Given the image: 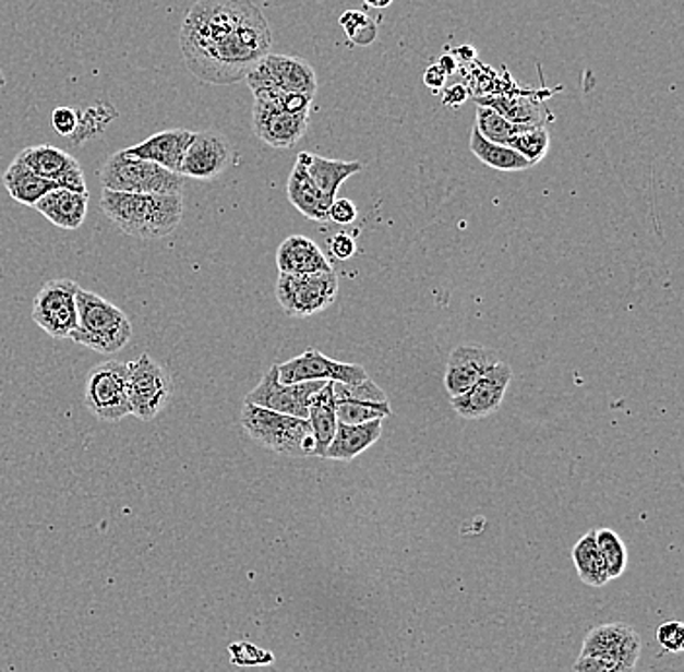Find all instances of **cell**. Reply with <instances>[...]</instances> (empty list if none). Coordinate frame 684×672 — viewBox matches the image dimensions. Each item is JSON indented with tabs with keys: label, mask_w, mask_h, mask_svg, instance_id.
Listing matches in <instances>:
<instances>
[{
	"label": "cell",
	"mask_w": 684,
	"mask_h": 672,
	"mask_svg": "<svg viewBox=\"0 0 684 672\" xmlns=\"http://www.w3.org/2000/svg\"><path fill=\"white\" fill-rule=\"evenodd\" d=\"M467 98H469V89L465 88L463 84H455V86L445 88L444 106H463Z\"/></svg>",
	"instance_id": "cell-41"
},
{
	"label": "cell",
	"mask_w": 684,
	"mask_h": 672,
	"mask_svg": "<svg viewBox=\"0 0 684 672\" xmlns=\"http://www.w3.org/2000/svg\"><path fill=\"white\" fill-rule=\"evenodd\" d=\"M387 416H392L389 403H358V400L337 403V420L343 424H368L373 420H383Z\"/></svg>",
	"instance_id": "cell-33"
},
{
	"label": "cell",
	"mask_w": 684,
	"mask_h": 672,
	"mask_svg": "<svg viewBox=\"0 0 684 672\" xmlns=\"http://www.w3.org/2000/svg\"><path fill=\"white\" fill-rule=\"evenodd\" d=\"M127 397L131 415L151 422L171 397L169 372L148 355L127 363Z\"/></svg>",
	"instance_id": "cell-8"
},
{
	"label": "cell",
	"mask_w": 684,
	"mask_h": 672,
	"mask_svg": "<svg viewBox=\"0 0 684 672\" xmlns=\"http://www.w3.org/2000/svg\"><path fill=\"white\" fill-rule=\"evenodd\" d=\"M84 403L89 412L104 422H119L131 415L127 397V363L109 360L94 365L86 377Z\"/></svg>",
	"instance_id": "cell-10"
},
{
	"label": "cell",
	"mask_w": 684,
	"mask_h": 672,
	"mask_svg": "<svg viewBox=\"0 0 684 672\" xmlns=\"http://www.w3.org/2000/svg\"><path fill=\"white\" fill-rule=\"evenodd\" d=\"M327 381H303V383H280L278 370L273 365L263 380L259 381L257 387L248 393L245 403H251L255 407L275 410L280 415L305 418L310 412V403L313 395L325 385Z\"/></svg>",
	"instance_id": "cell-12"
},
{
	"label": "cell",
	"mask_w": 684,
	"mask_h": 672,
	"mask_svg": "<svg viewBox=\"0 0 684 672\" xmlns=\"http://www.w3.org/2000/svg\"><path fill=\"white\" fill-rule=\"evenodd\" d=\"M51 123H53L55 131L61 136H71V134L76 133L81 119L71 107H57L53 116H51Z\"/></svg>",
	"instance_id": "cell-37"
},
{
	"label": "cell",
	"mask_w": 684,
	"mask_h": 672,
	"mask_svg": "<svg viewBox=\"0 0 684 672\" xmlns=\"http://www.w3.org/2000/svg\"><path fill=\"white\" fill-rule=\"evenodd\" d=\"M76 328L71 338L99 355H113L123 350L133 338V325L123 310L98 293L79 288L76 292Z\"/></svg>",
	"instance_id": "cell-3"
},
{
	"label": "cell",
	"mask_w": 684,
	"mask_h": 672,
	"mask_svg": "<svg viewBox=\"0 0 684 672\" xmlns=\"http://www.w3.org/2000/svg\"><path fill=\"white\" fill-rule=\"evenodd\" d=\"M305 168L310 173L311 181L320 189L321 195L329 199L331 203L337 199V191L340 185L352 178L355 173L362 171L360 161H343V159L321 158L315 154L305 156Z\"/></svg>",
	"instance_id": "cell-25"
},
{
	"label": "cell",
	"mask_w": 684,
	"mask_h": 672,
	"mask_svg": "<svg viewBox=\"0 0 684 672\" xmlns=\"http://www.w3.org/2000/svg\"><path fill=\"white\" fill-rule=\"evenodd\" d=\"M506 146L512 148V151H516L533 168L547 156L549 146H551V136H549V131L544 127H531L525 133L516 134L514 139H509L506 142Z\"/></svg>",
	"instance_id": "cell-32"
},
{
	"label": "cell",
	"mask_w": 684,
	"mask_h": 672,
	"mask_svg": "<svg viewBox=\"0 0 684 672\" xmlns=\"http://www.w3.org/2000/svg\"><path fill=\"white\" fill-rule=\"evenodd\" d=\"M305 156L308 152H300L296 164H293L292 173L288 178V201L300 211V213L313 221L325 224L329 220L331 201L321 195L320 189L311 181L308 168H305Z\"/></svg>",
	"instance_id": "cell-21"
},
{
	"label": "cell",
	"mask_w": 684,
	"mask_h": 672,
	"mask_svg": "<svg viewBox=\"0 0 684 672\" xmlns=\"http://www.w3.org/2000/svg\"><path fill=\"white\" fill-rule=\"evenodd\" d=\"M383 432V420H373L368 424H343L338 422L337 432L331 442L329 449L325 453V459L355 460L365 449H370L373 443L380 442Z\"/></svg>",
	"instance_id": "cell-24"
},
{
	"label": "cell",
	"mask_w": 684,
	"mask_h": 672,
	"mask_svg": "<svg viewBox=\"0 0 684 672\" xmlns=\"http://www.w3.org/2000/svg\"><path fill=\"white\" fill-rule=\"evenodd\" d=\"M338 24L343 27V32L347 34L348 39L360 47H368L375 41L377 37V26L368 14L360 10H347L343 12V16L338 19Z\"/></svg>",
	"instance_id": "cell-34"
},
{
	"label": "cell",
	"mask_w": 684,
	"mask_h": 672,
	"mask_svg": "<svg viewBox=\"0 0 684 672\" xmlns=\"http://www.w3.org/2000/svg\"><path fill=\"white\" fill-rule=\"evenodd\" d=\"M79 284L71 278H55L41 286L32 308L37 327L53 338H71L76 328V292Z\"/></svg>",
	"instance_id": "cell-11"
},
{
	"label": "cell",
	"mask_w": 684,
	"mask_h": 672,
	"mask_svg": "<svg viewBox=\"0 0 684 672\" xmlns=\"http://www.w3.org/2000/svg\"><path fill=\"white\" fill-rule=\"evenodd\" d=\"M241 425L253 442L271 452L288 457H313L315 440L305 418L280 415L275 410L243 403Z\"/></svg>",
	"instance_id": "cell-4"
},
{
	"label": "cell",
	"mask_w": 684,
	"mask_h": 672,
	"mask_svg": "<svg viewBox=\"0 0 684 672\" xmlns=\"http://www.w3.org/2000/svg\"><path fill=\"white\" fill-rule=\"evenodd\" d=\"M454 57H459V59H463V61H472V59L477 57V51H475L472 47H469V45H465V47H461V49H457V51H455Z\"/></svg>",
	"instance_id": "cell-44"
},
{
	"label": "cell",
	"mask_w": 684,
	"mask_h": 672,
	"mask_svg": "<svg viewBox=\"0 0 684 672\" xmlns=\"http://www.w3.org/2000/svg\"><path fill=\"white\" fill-rule=\"evenodd\" d=\"M469 148L484 166L497 169V171H524V169L531 168L529 161L521 158L516 151L484 139L477 127L472 129Z\"/></svg>",
	"instance_id": "cell-28"
},
{
	"label": "cell",
	"mask_w": 684,
	"mask_h": 672,
	"mask_svg": "<svg viewBox=\"0 0 684 672\" xmlns=\"http://www.w3.org/2000/svg\"><path fill=\"white\" fill-rule=\"evenodd\" d=\"M88 201V195L74 193L69 189H55L51 193H47L34 208L61 230H79L86 220Z\"/></svg>",
	"instance_id": "cell-22"
},
{
	"label": "cell",
	"mask_w": 684,
	"mask_h": 672,
	"mask_svg": "<svg viewBox=\"0 0 684 672\" xmlns=\"http://www.w3.org/2000/svg\"><path fill=\"white\" fill-rule=\"evenodd\" d=\"M193 136L195 133L187 131V129H169V131L152 134L151 139L127 148V152L136 158L148 159L161 168L179 173V168L183 164L187 148L193 141Z\"/></svg>",
	"instance_id": "cell-20"
},
{
	"label": "cell",
	"mask_w": 684,
	"mask_h": 672,
	"mask_svg": "<svg viewBox=\"0 0 684 672\" xmlns=\"http://www.w3.org/2000/svg\"><path fill=\"white\" fill-rule=\"evenodd\" d=\"M479 106L490 107L507 121L517 124H531V127H544L542 124L541 109L529 99L509 98V96H484L477 98Z\"/></svg>",
	"instance_id": "cell-29"
},
{
	"label": "cell",
	"mask_w": 684,
	"mask_h": 672,
	"mask_svg": "<svg viewBox=\"0 0 684 672\" xmlns=\"http://www.w3.org/2000/svg\"><path fill=\"white\" fill-rule=\"evenodd\" d=\"M640 634L628 624H601L589 629L574 672H634L640 661Z\"/></svg>",
	"instance_id": "cell-5"
},
{
	"label": "cell",
	"mask_w": 684,
	"mask_h": 672,
	"mask_svg": "<svg viewBox=\"0 0 684 672\" xmlns=\"http://www.w3.org/2000/svg\"><path fill=\"white\" fill-rule=\"evenodd\" d=\"M514 372L507 363L500 362L484 373L471 389L459 397H452V408L457 415L467 420H480L494 415L502 407L506 397L507 385L512 383Z\"/></svg>",
	"instance_id": "cell-16"
},
{
	"label": "cell",
	"mask_w": 684,
	"mask_h": 672,
	"mask_svg": "<svg viewBox=\"0 0 684 672\" xmlns=\"http://www.w3.org/2000/svg\"><path fill=\"white\" fill-rule=\"evenodd\" d=\"M276 266L280 275H320L333 271L320 245L305 236H290L280 243Z\"/></svg>",
	"instance_id": "cell-19"
},
{
	"label": "cell",
	"mask_w": 684,
	"mask_h": 672,
	"mask_svg": "<svg viewBox=\"0 0 684 672\" xmlns=\"http://www.w3.org/2000/svg\"><path fill=\"white\" fill-rule=\"evenodd\" d=\"M280 383H303V381H338L358 383L370 377L362 365L343 363L321 355L315 348H308L302 356L276 365Z\"/></svg>",
	"instance_id": "cell-13"
},
{
	"label": "cell",
	"mask_w": 684,
	"mask_h": 672,
	"mask_svg": "<svg viewBox=\"0 0 684 672\" xmlns=\"http://www.w3.org/2000/svg\"><path fill=\"white\" fill-rule=\"evenodd\" d=\"M4 84H7V79H4V74H2V71H0V88H2Z\"/></svg>",
	"instance_id": "cell-46"
},
{
	"label": "cell",
	"mask_w": 684,
	"mask_h": 672,
	"mask_svg": "<svg viewBox=\"0 0 684 672\" xmlns=\"http://www.w3.org/2000/svg\"><path fill=\"white\" fill-rule=\"evenodd\" d=\"M597 549L603 556L604 567H607V574L609 579H616L624 574L626 564H628V550L624 540L611 531V529H599L596 531Z\"/></svg>",
	"instance_id": "cell-31"
},
{
	"label": "cell",
	"mask_w": 684,
	"mask_h": 672,
	"mask_svg": "<svg viewBox=\"0 0 684 672\" xmlns=\"http://www.w3.org/2000/svg\"><path fill=\"white\" fill-rule=\"evenodd\" d=\"M477 129L490 142H496V144L506 146V142L509 139H514L516 134L525 133L527 129H531V124L512 123V121H507L506 117L500 116L494 109L479 106L477 107Z\"/></svg>",
	"instance_id": "cell-30"
},
{
	"label": "cell",
	"mask_w": 684,
	"mask_h": 672,
	"mask_svg": "<svg viewBox=\"0 0 684 672\" xmlns=\"http://www.w3.org/2000/svg\"><path fill=\"white\" fill-rule=\"evenodd\" d=\"M99 208L127 236L160 239L173 233L183 218V196L101 189Z\"/></svg>",
	"instance_id": "cell-2"
},
{
	"label": "cell",
	"mask_w": 684,
	"mask_h": 672,
	"mask_svg": "<svg viewBox=\"0 0 684 672\" xmlns=\"http://www.w3.org/2000/svg\"><path fill=\"white\" fill-rule=\"evenodd\" d=\"M358 218V208L350 199H335L331 203L329 220L337 221L340 226H348Z\"/></svg>",
	"instance_id": "cell-38"
},
{
	"label": "cell",
	"mask_w": 684,
	"mask_h": 672,
	"mask_svg": "<svg viewBox=\"0 0 684 672\" xmlns=\"http://www.w3.org/2000/svg\"><path fill=\"white\" fill-rule=\"evenodd\" d=\"M355 239L347 236V233H337L335 238H331V255H333V257L340 259V261H348V259L355 257Z\"/></svg>",
	"instance_id": "cell-40"
},
{
	"label": "cell",
	"mask_w": 684,
	"mask_h": 672,
	"mask_svg": "<svg viewBox=\"0 0 684 672\" xmlns=\"http://www.w3.org/2000/svg\"><path fill=\"white\" fill-rule=\"evenodd\" d=\"M249 88L253 96L268 92V89H280L288 94H302L308 98H315L317 92V76L310 62L303 61L302 57H290V55L268 53L263 57L257 64L245 76Z\"/></svg>",
	"instance_id": "cell-7"
},
{
	"label": "cell",
	"mask_w": 684,
	"mask_h": 672,
	"mask_svg": "<svg viewBox=\"0 0 684 672\" xmlns=\"http://www.w3.org/2000/svg\"><path fill=\"white\" fill-rule=\"evenodd\" d=\"M445 72L437 67V64H432V67H428L427 72H424V84H427L428 88L442 89L445 86Z\"/></svg>",
	"instance_id": "cell-42"
},
{
	"label": "cell",
	"mask_w": 684,
	"mask_h": 672,
	"mask_svg": "<svg viewBox=\"0 0 684 672\" xmlns=\"http://www.w3.org/2000/svg\"><path fill=\"white\" fill-rule=\"evenodd\" d=\"M16 159L39 178L49 179L61 189L88 195V187L84 181L81 161L69 152L61 151L51 144H41V146L24 148L16 156Z\"/></svg>",
	"instance_id": "cell-14"
},
{
	"label": "cell",
	"mask_w": 684,
	"mask_h": 672,
	"mask_svg": "<svg viewBox=\"0 0 684 672\" xmlns=\"http://www.w3.org/2000/svg\"><path fill=\"white\" fill-rule=\"evenodd\" d=\"M2 183L16 203L26 204V206H36L47 193L61 189L53 181L39 178L34 171H29L26 166L20 164L19 159H14L4 171Z\"/></svg>",
	"instance_id": "cell-26"
},
{
	"label": "cell",
	"mask_w": 684,
	"mask_h": 672,
	"mask_svg": "<svg viewBox=\"0 0 684 672\" xmlns=\"http://www.w3.org/2000/svg\"><path fill=\"white\" fill-rule=\"evenodd\" d=\"M101 189L117 193H156V195H181L183 178L169 169L161 168L148 159L136 158L127 151H119L106 159L99 171Z\"/></svg>",
	"instance_id": "cell-6"
},
{
	"label": "cell",
	"mask_w": 684,
	"mask_h": 672,
	"mask_svg": "<svg viewBox=\"0 0 684 672\" xmlns=\"http://www.w3.org/2000/svg\"><path fill=\"white\" fill-rule=\"evenodd\" d=\"M335 271L320 275H278L276 300L290 317H311L337 300Z\"/></svg>",
	"instance_id": "cell-9"
},
{
	"label": "cell",
	"mask_w": 684,
	"mask_h": 672,
	"mask_svg": "<svg viewBox=\"0 0 684 672\" xmlns=\"http://www.w3.org/2000/svg\"><path fill=\"white\" fill-rule=\"evenodd\" d=\"M310 123V111L292 113L283 107L275 106L265 99H255L253 106V131L259 141L265 142L271 148L286 151L302 141Z\"/></svg>",
	"instance_id": "cell-15"
},
{
	"label": "cell",
	"mask_w": 684,
	"mask_h": 672,
	"mask_svg": "<svg viewBox=\"0 0 684 672\" xmlns=\"http://www.w3.org/2000/svg\"><path fill=\"white\" fill-rule=\"evenodd\" d=\"M365 7L370 9H389L393 4V0H364Z\"/></svg>",
	"instance_id": "cell-45"
},
{
	"label": "cell",
	"mask_w": 684,
	"mask_h": 672,
	"mask_svg": "<svg viewBox=\"0 0 684 672\" xmlns=\"http://www.w3.org/2000/svg\"><path fill=\"white\" fill-rule=\"evenodd\" d=\"M500 362L497 350L479 345H461L447 360L444 385L449 397H459Z\"/></svg>",
	"instance_id": "cell-18"
},
{
	"label": "cell",
	"mask_w": 684,
	"mask_h": 672,
	"mask_svg": "<svg viewBox=\"0 0 684 672\" xmlns=\"http://www.w3.org/2000/svg\"><path fill=\"white\" fill-rule=\"evenodd\" d=\"M231 159H233V148L224 134L214 133V131L195 133L187 148L183 164L179 168V176L213 181L230 168Z\"/></svg>",
	"instance_id": "cell-17"
},
{
	"label": "cell",
	"mask_w": 684,
	"mask_h": 672,
	"mask_svg": "<svg viewBox=\"0 0 684 672\" xmlns=\"http://www.w3.org/2000/svg\"><path fill=\"white\" fill-rule=\"evenodd\" d=\"M308 422H310L313 440H315L313 457L325 459V453L329 449L338 424L337 400H335V393H333V381H327L311 398Z\"/></svg>",
	"instance_id": "cell-23"
},
{
	"label": "cell",
	"mask_w": 684,
	"mask_h": 672,
	"mask_svg": "<svg viewBox=\"0 0 684 672\" xmlns=\"http://www.w3.org/2000/svg\"><path fill=\"white\" fill-rule=\"evenodd\" d=\"M273 34L251 0H196L179 32V49L195 79L228 86L271 53Z\"/></svg>",
	"instance_id": "cell-1"
},
{
	"label": "cell",
	"mask_w": 684,
	"mask_h": 672,
	"mask_svg": "<svg viewBox=\"0 0 684 672\" xmlns=\"http://www.w3.org/2000/svg\"><path fill=\"white\" fill-rule=\"evenodd\" d=\"M435 64L445 72V76H452L459 69V62H457V57H454V55L440 57V61L435 62Z\"/></svg>",
	"instance_id": "cell-43"
},
{
	"label": "cell",
	"mask_w": 684,
	"mask_h": 672,
	"mask_svg": "<svg viewBox=\"0 0 684 672\" xmlns=\"http://www.w3.org/2000/svg\"><path fill=\"white\" fill-rule=\"evenodd\" d=\"M572 560L578 569L579 579L589 587H603L611 581L603 556L597 549L596 531L586 532L578 540V544L572 550Z\"/></svg>",
	"instance_id": "cell-27"
},
{
	"label": "cell",
	"mask_w": 684,
	"mask_h": 672,
	"mask_svg": "<svg viewBox=\"0 0 684 672\" xmlns=\"http://www.w3.org/2000/svg\"><path fill=\"white\" fill-rule=\"evenodd\" d=\"M658 644L665 651L681 653L684 647L683 622H665V624H661L658 629Z\"/></svg>",
	"instance_id": "cell-36"
},
{
	"label": "cell",
	"mask_w": 684,
	"mask_h": 672,
	"mask_svg": "<svg viewBox=\"0 0 684 672\" xmlns=\"http://www.w3.org/2000/svg\"><path fill=\"white\" fill-rule=\"evenodd\" d=\"M333 393L337 403L345 400H358V403H389L385 391L373 383V380L358 381V383H338L333 381Z\"/></svg>",
	"instance_id": "cell-35"
},
{
	"label": "cell",
	"mask_w": 684,
	"mask_h": 672,
	"mask_svg": "<svg viewBox=\"0 0 684 672\" xmlns=\"http://www.w3.org/2000/svg\"><path fill=\"white\" fill-rule=\"evenodd\" d=\"M230 653L236 664H263L261 651L251 644H233L230 646Z\"/></svg>",
	"instance_id": "cell-39"
}]
</instances>
